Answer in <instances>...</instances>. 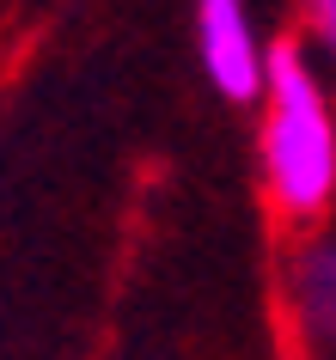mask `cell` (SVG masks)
<instances>
[{"label":"cell","instance_id":"obj_1","mask_svg":"<svg viewBox=\"0 0 336 360\" xmlns=\"http://www.w3.org/2000/svg\"><path fill=\"white\" fill-rule=\"evenodd\" d=\"M263 184L287 220L336 202V110L299 43H269L263 68Z\"/></svg>","mask_w":336,"mask_h":360},{"label":"cell","instance_id":"obj_2","mask_svg":"<svg viewBox=\"0 0 336 360\" xmlns=\"http://www.w3.org/2000/svg\"><path fill=\"white\" fill-rule=\"evenodd\" d=\"M196 56H202L208 86L226 104H257L269 43L257 37V19L244 0H196Z\"/></svg>","mask_w":336,"mask_h":360},{"label":"cell","instance_id":"obj_3","mask_svg":"<svg viewBox=\"0 0 336 360\" xmlns=\"http://www.w3.org/2000/svg\"><path fill=\"white\" fill-rule=\"evenodd\" d=\"M294 287H299V311L324 342H336V245H306L294 263Z\"/></svg>","mask_w":336,"mask_h":360},{"label":"cell","instance_id":"obj_4","mask_svg":"<svg viewBox=\"0 0 336 360\" xmlns=\"http://www.w3.org/2000/svg\"><path fill=\"white\" fill-rule=\"evenodd\" d=\"M306 13H312L318 43H324V49H330V61H336V0H306Z\"/></svg>","mask_w":336,"mask_h":360}]
</instances>
